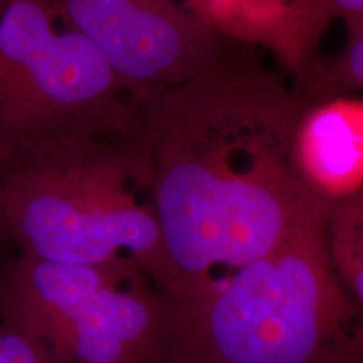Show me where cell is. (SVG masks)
<instances>
[{"label":"cell","instance_id":"cell-1","mask_svg":"<svg viewBox=\"0 0 363 363\" xmlns=\"http://www.w3.org/2000/svg\"><path fill=\"white\" fill-rule=\"evenodd\" d=\"M148 197L187 301L328 214L296 163L311 101L227 40L184 83L140 99Z\"/></svg>","mask_w":363,"mask_h":363},{"label":"cell","instance_id":"cell-2","mask_svg":"<svg viewBox=\"0 0 363 363\" xmlns=\"http://www.w3.org/2000/svg\"><path fill=\"white\" fill-rule=\"evenodd\" d=\"M325 222L174 305L163 363H363V311L333 269Z\"/></svg>","mask_w":363,"mask_h":363},{"label":"cell","instance_id":"cell-3","mask_svg":"<svg viewBox=\"0 0 363 363\" xmlns=\"http://www.w3.org/2000/svg\"><path fill=\"white\" fill-rule=\"evenodd\" d=\"M140 136V103L61 0H0V180Z\"/></svg>","mask_w":363,"mask_h":363},{"label":"cell","instance_id":"cell-4","mask_svg":"<svg viewBox=\"0 0 363 363\" xmlns=\"http://www.w3.org/2000/svg\"><path fill=\"white\" fill-rule=\"evenodd\" d=\"M0 185L7 240L22 256L78 266L131 261L172 305L184 296L150 203L142 138L81 150Z\"/></svg>","mask_w":363,"mask_h":363},{"label":"cell","instance_id":"cell-5","mask_svg":"<svg viewBox=\"0 0 363 363\" xmlns=\"http://www.w3.org/2000/svg\"><path fill=\"white\" fill-rule=\"evenodd\" d=\"M0 320L56 363H163L174 305L135 262L0 266Z\"/></svg>","mask_w":363,"mask_h":363},{"label":"cell","instance_id":"cell-6","mask_svg":"<svg viewBox=\"0 0 363 363\" xmlns=\"http://www.w3.org/2000/svg\"><path fill=\"white\" fill-rule=\"evenodd\" d=\"M61 7L136 101L192 78L227 43L180 0H61Z\"/></svg>","mask_w":363,"mask_h":363},{"label":"cell","instance_id":"cell-7","mask_svg":"<svg viewBox=\"0 0 363 363\" xmlns=\"http://www.w3.org/2000/svg\"><path fill=\"white\" fill-rule=\"evenodd\" d=\"M296 163L313 194L331 207L363 190V99L313 103L296 133Z\"/></svg>","mask_w":363,"mask_h":363},{"label":"cell","instance_id":"cell-8","mask_svg":"<svg viewBox=\"0 0 363 363\" xmlns=\"http://www.w3.org/2000/svg\"><path fill=\"white\" fill-rule=\"evenodd\" d=\"M180 4L219 38L271 52L294 79L311 65L299 29L301 0H180Z\"/></svg>","mask_w":363,"mask_h":363},{"label":"cell","instance_id":"cell-9","mask_svg":"<svg viewBox=\"0 0 363 363\" xmlns=\"http://www.w3.org/2000/svg\"><path fill=\"white\" fill-rule=\"evenodd\" d=\"M325 235L340 283L363 311V190L328 208Z\"/></svg>","mask_w":363,"mask_h":363},{"label":"cell","instance_id":"cell-10","mask_svg":"<svg viewBox=\"0 0 363 363\" xmlns=\"http://www.w3.org/2000/svg\"><path fill=\"white\" fill-rule=\"evenodd\" d=\"M345 27L347 39L342 51L331 57L318 56L313 65L294 79V88L311 103L363 89V17L347 22Z\"/></svg>","mask_w":363,"mask_h":363},{"label":"cell","instance_id":"cell-11","mask_svg":"<svg viewBox=\"0 0 363 363\" xmlns=\"http://www.w3.org/2000/svg\"><path fill=\"white\" fill-rule=\"evenodd\" d=\"M363 17V0H301L299 29L308 57L313 61L320 56L321 39L335 21L345 24Z\"/></svg>","mask_w":363,"mask_h":363},{"label":"cell","instance_id":"cell-12","mask_svg":"<svg viewBox=\"0 0 363 363\" xmlns=\"http://www.w3.org/2000/svg\"><path fill=\"white\" fill-rule=\"evenodd\" d=\"M0 363H56L29 335L0 320Z\"/></svg>","mask_w":363,"mask_h":363},{"label":"cell","instance_id":"cell-13","mask_svg":"<svg viewBox=\"0 0 363 363\" xmlns=\"http://www.w3.org/2000/svg\"><path fill=\"white\" fill-rule=\"evenodd\" d=\"M4 242H9L7 240V234H6V227H4V216H2V185H0V246Z\"/></svg>","mask_w":363,"mask_h":363}]
</instances>
